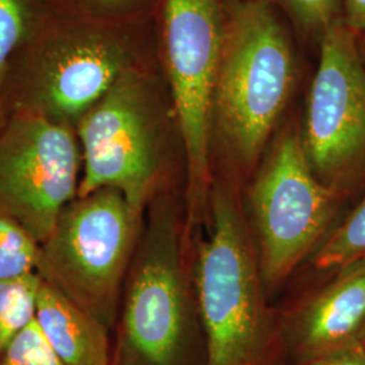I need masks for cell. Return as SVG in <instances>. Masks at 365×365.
<instances>
[{"instance_id":"cell-3","label":"cell","mask_w":365,"mask_h":365,"mask_svg":"<svg viewBox=\"0 0 365 365\" xmlns=\"http://www.w3.org/2000/svg\"><path fill=\"white\" fill-rule=\"evenodd\" d=\"M158 75L155 66L131 71L80 119L78 196L110 187L145 211L170 190V118L176 117L165 78Z\"/></svg>"},{"instance_id":"cell-8","label":"cell","mask_w":365,"mask_h":365,"mask_svg":"<svg viewBox=\"0 0 365 365\" xmlns=\"http://www.w3.org/2000/svg\"><path fill=\"white\" fill-rule=\"evenodd\" d=\"M342 202L314 175L299 133H286L249 192L264 287H277L313 252Z\"/></svg>"},{"instance_id":"cell-17","label":"cell","mask_w":365,"mask_h":365,"mask_svg":"<svg viewBox=\"0 0 365 365\" xmlns=\"http://www.w3.org/2000/svg\"><path fill=\"white\" fill-rule=\"evenodd\" d=\"M39 245L21 223L0 214V282L37 274Z\"/></svg>"},{"instance_id":"cell-21","label":"cell","mask_w":365,"mask_h":365,"mask_svg":"<svg viewBox=\"0 0 365 365\" xmlns=\"http://www.w3.org/2000/svg\"><path fill=\"white\" fill-rule=\"evenodd\" d=\"M348 26L352 30H365V0H346Z\"/></svg>"},{"instance_id":"cell-14","label":"cell","mask_w":365,"mask_h":365,"mask_svg":"<svg viewBox=\"0 0 365 365\" xmlns=\"http://www.w3.org/2000/svg\"><path fill=\"white\" fill-rule=\"evenodd\" d=\"M38 274L0 282V359L36 317Z\"/></svg>"},{"instance_id":"cell-9","label":"cell","mask_w":365,"mask_h":365,"mask_svg":"<svg viewBox=\"0 0 365 365\" xmlns=\"http://www.w3.org/2000/svg\"><path fill=\"white\" fill-rule=\"evenodd\" d=\"M300 138L319 182L344 200L360 188L365 180V63L352 29L339 21L322 34Z\"/></svg>"},{"instance_id":"cell-23","label":"cell","mask_w":365,"mask_h":365,"mask_svg":"<svg viewBox=\"0 0 365 365\" xmlns=\"http://www.w3.org/2000/svg\"><path fill=\"white\" fill-rule=\"evenodd\" d=\"M361 57H363V60H364L365 63V42L363 43V46H361Z\"/></svg>"},{"instance_id":"cell-10","label":"cell","mask_w":365,"mask_h":365,"mask_svg":"<svg viewBox=\"0 0 365 365\" xmlns=\"http://www.w3.org/2000/svg\"><path fill=\"white\" fill-rule=\"evenodd\" d=\"M83 157L76 130L14 113L0 129V214L42 244L78 196Z\"/></svg>"},{"instance_id":"cell-19","label":"cell","mask_w":365,"mask_h":365,"mask_svg":"<svg viewBox=\"0 0 365 365\" xmlns=\"http://www.w3.org/2000/svg\"><path fill=\"white\" fill-rule=\"evenodd\" d=\"M302 26L312 31H324L336 19V0H283Z\"/></svg>"},{"instance_id":"cell-12","label":"cell","mask_w":365,"mask_h":365,"mask_svg":"<svg viewBox=\"0 0 365 365\" xmlns=\"http://www.w3.org/2000/svg\"><path fill=\"white\" fill-rule=\"evenodd\" d=\"M34 322L64 365H113L111 330L39 277Z\"/></svg>"},{"instance_id":"cell-13","label":"cell","mask_w":365,"mask_h":365,"mask_svg":"<svg viewBox=\"0 0 365 365\" xmlns=\"http://www.w3.org/2000/svg\"><path fill=\"white\" fill-rule=\"evenodd\" d=\"M45 11L41 0H0V129L9 118L4 87L14 54Z\"/></svg>"},{"instance_id":"cell-2","label":"cell","mask_w":365,"mask_h":365,"mask_svg":"<svg viewBox=\"0 0 365 365\" xmlns=\"http://www.w3.org/2000/svg\"><path fill=\"white\" fill-rule=\"evenodd\" d=\"M184 237L182 209L170 188L145 210L119 304L113 365L207 364Z\"/></svg>"},{"instance_id":"cell-22","label":"cell","mask_w":365,"mask_h":365,"mask_svg":"<svg viewBox=\"0 0 365 365\" xmlns=\"http://www.w3.org/2000/svg\"><path fill=\"white\" fill-rule=\"evenodd\" d=\"M360 345L365 348V327L364 330H363V334H361V337H360Z\"/></svg>"},{"instance_id":"cell-16","label":"cell","mask_w":365,"mask_h":365,"mask_svg":"<svg viewBox=\"0 0 365 365\" xmlns=\"http://www.w3.org/2000/svg\"><path fill=\"white\" fill-rule=\"evenodd\" d=\"M43 6L68 16L98 22H143L158 0H41Z\"/></svg>"},{"instance_id":"cell-15","label":"cell","mask_w":365,"mask_h":365,"mask_svg":"<svg viewBox=\"0 0 365 365\" xmlns=\"http://www.w3.org/2000/svg\"><path fill=\"white\" fill-rule=\"evenodd\" d=\"M363 257H365V195L348 217L327 235L314 257V265L322 271H334Z\"/></svg>"},{"instance_id":"cell-7","label":"cell","mask_w":365,"mask_h":365,"mask_svg":"<svg viewBox=\"0 0 365 365\" xmlns=\"http://www.w3.org/2000/svg\"><path fill=\"white\" fill-rule=\"evenodd\" d=\"M223 22L217 0H164L160 61L182 137L187 167V220L210 202V130L221 60Z\"/></svg>"},{"instance_id":"cell-6","label":"cell","mask_w":365,"mask_h":365,"mask_svg":"<svg viewBox=\"0 0 365 365\" xmlns=\"http://www.w3.org/2000/svg\"><path fill=\"white\" fill-rule=\"evenodd\" d=\"M144 215L115 188L76 196L39 245L37 274L114 331Z\"/></svg>"},{"instance_id":"cell-11","label":"cell","mask_w":365,"mask_h":365,"mask_svg":"<svg viewBox=\"0 0 365 365\" xmlns=\"http://www.w3.org/2000/svg\"><path fill=\"white\" fill-rule=\"evenodd\" d=\"M334 272L288 324L286 342L297 364L360 345L365 327V257Z\"/></svg>"},{"instance_id":"cell-5","label":"cell","mask_w":365,"mask_h":365,"mask_svg":"<svg viewBox=\"0 0 365 365\" xmlns=\"http://www.w3.org/2000/svg\"><path fill=\"white\" fill-rule=\"evenodd\" d=\"M294 83L286 31L261 1L237 6L223 24L212 122L229 155L253 165L280 117Z\"/></svg>"},{"instance_id":"cell-20","label":"cell","mask_w":365,"mask_h":365,"mask_svg":"<svg viewBox=\"0 0 365 365\" xmlns=\"http://www.w3.org/2000/svg\"><path fill=\"white\" fill-rule=\"evenodd\" d=\"M297 365H365V348L356 345L337 352L327 353Z\"/></svg>"},{"instance_id":"cell-18","label":"cell","mask_w":365,"mask_h":365,"mask_svg":"<svg viewBox=\"0 0 365 365\" xmlns=\"http://www.w3.org/2000/svg\"><path fill=\"white\" fill-rule=\"evenodd\" d=\"M0 365H64L53 353L41 334L36 322L21 331L7 352L0 359Z\"/></svg>"},{"instance_id":"cell-1","label":"cell","mask_w":365,"mask_h":365,"mask_svg":"<svg viewBox=\"0 0 365 365\" xmlns=\"http://www.w3.org/2000/svg\"><path fill=\"white\" fill-rule=\"evenodd\" d=\"M146 21L98 22L46 9L14 54L9 115L26 113L76 130L80 119L131 71L156 64Z\"/></svg>"},{"instance_id":"cell-4","label":"cell","mask_w":365,"mask_h":365,"mask_svg":"<svg viewBox=\"0 0 365 365\" xmlns=\"http://www.w3.org/2000/svg\"><path fill=\"white\" fill-rule=\"evenodd\" d=\"M210 210L212 227L199 248L195 267L206 365H268L274 337L255 242L227 187L212 185Z\"/></svg>"}]
</instances>
